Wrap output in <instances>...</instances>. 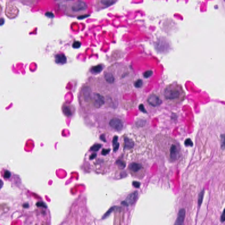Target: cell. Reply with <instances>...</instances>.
I'll return each instance as SVG.
<instances>
[{
	"instance_id": "obj_1",
	"label": "cell",
	"mask_w": 225,
	"mask_h": 225,
	"mask_svg": "<svg viewBox=\"0 0 225 225\" xmlns=\"http://www.w3.org/2000/svg\"><path fill=\"white\" fill-rule=\"evenodd\" d=\"M155 140L159 148L164 152L170 161L174 162L179 159L180 148L175 140L166 135L158 134L155 137Z\"/></svg>"
},
{
	"instance_id": "obj_2",
	"label": "cell",
	"mask_w": 225,
	"mask_h": 225,
	"mask_svg": "<svg viewBox=\"0 0 225 225\" xmlns=\"http://www.w3.org/2000/svg\"><path fill=\"white\" fill-rule=\"evenodd\" d=\"M162 95L163 101L166 104L175 106L184 100L186 93L182 85L175 82L166 86Z\"/></svg>"
},
{
	"instance_id": "obj_3",
	"label": "cell",
	"mask_w": 225,
	"mask_h": 225,
	"mask_svg": "<svg viewBox=\"0 0 225 225\" xmlns=\"http://www.w3.org/2000/svg\"><path fill=\"white\" fill-rule=\"evenodd\" d=\"M96 114L97 121L105 128L117 132L123 129L124 121L121 116L110 112H98Z\"/></svg>"
},
{
	"instance_id": "obj_4",
	"label": "cell",
	"mask_w": 225,
	"mask_h": 225,
	"mask_svg": "<svg viewBox=\"0 0 225 225\" xmlns=\"http://www.w3.org/2000/svg\"><path fill=\"white\" fill-rule=\"evenodd\" d=\"M62 7L66 15L73 17L84 15L86 13L88 8L87 4L82 0L67 1Z\"/></svg>"
},
{
	"instance_id": "obj_5",
	"label": "cell",
	"mask_w": 225,
	"mask_h": 225,
	"mask_svg": "<svg viewBox=\"0 0 225 225\" xmlns=\"http://www.w3.org/2000/svg\"><path fill=\"white\" fill-rule=\"evenodd\" d=\"M163 100L162 95L158 92H153L148 95L146 100V103L152 110H156L162 105Z\"/></svg>"
},
{
	"instance_id": "obj_6",
	"label": "cell",
	"mask_w": 225,
	"mask_h": 225,
	"mask_svg": "<svg viewBox=\"0 0 225 225\" xmlns=\"http://www.w3.org/2000/svg\"><path fill=\"white\" fill-rule=\"evenodd\" d=\"M128 169L131 174L136 178H142L145 173V168L141 163L134 162L130 163Z\"/></svg>"
},
{
	"instance_id": "obj_7",
	"label": "cell",
	"mask_w": 225,
	"mask_h": 225,
	"mask_svg": "<svg viewBox=\"0 0 225 225\" xmlns=\"http://www.w3.org/2000/svg\"><path fill=\"white\" fill-rule=\"evenodd\" d=\"M117 0H96L95 7L97 9L102 10L114 4Z\"/></svg>"
},
{
	"instance_id": "obj_8",
	"label": "cell",
	"mask_w": 225,
	"mask_h": 225,
	"mask_svg": "<svg viewBox=\"0 0 225 225\" xmlns=\"http://www.w3.org/2000/svg\"><path fill=\"white\" fill-rule=\"evenodd\" d=\"M138 196V192H132L130 194H129L128 196L126 198V199L122 203L123 205H125V206H129L130 205H132L137 199Z\"/></svg>"
},
{
	"instance_id": "obj_9",
	"label": "cell",
	"mask_w": 225,
	"mask_h": 225,
	"mask_svg": "<svg viewBox=\"0 0 225 225\" xmlns=\"http://www.w3.org/2000/svg\"><path fill=\"white\" fill-rule=\"evenodd\" d=\"M186 211L184 209H181L179 210L178 213V217L176 220L175 225H182L183 224L185 216Z\"/></svg>"
},
{
	"instance_id": "obj_10",
	"label": "cell",
	"mask_w": 225,
	"mask_h": 225,
	"mask_svg": "<svg viewBox=\"0 0 225 225\" xmlns=\"http://www.w3.org/2000/svg\"><path fill=\"white\" fill-rule=\"evenodd\" d=\"M62 110L64 114H65L66 116L69 117L72 115L73 110L72 109V106L71 105H65L62 106Z\"/></svg>"
},
{
	"instance_id": "obj_11",
	"label": "cell",
	"mask_w": 225,
	"mask_h": 225,
	"mask_svg": "<svg viewBox=\"0 0 225 225\" xmlns=\"http://www.w3.org/2000/svg\"><path fill=\"white\" fill-rule=\"evenodd\" d=\"M56 62L57 63L63 64L67 62V58L64 55H57L56 56Z\"/></svg>"
},
{
	"instance_id": "obj_12",
	"label": "cell",
	"mask_w": 225,
	"mask_h": 225,
	"mask_svg": "<svg viewBox=\"0 0 225 225\" xmlns=\"http://www.w3.org/2000/svg\"><path fill=\"white\" fill-rule=\"evenodd\" d=\"M125 148L127 149H129L132 148L134 146L133 141L130 138L125 137Z\"/></svg>"
},
{
	"instance_id": "obj_13",
	"label": "cell",
	"mask_w": 225,
	"mask_h": 225,
	"mask_svg": "<svg viewBox=\"0 0 225 225\" xmlns=\"http://www.w3.org/2000/svg\"><path fill=\"white\" fill-rule=\"evenodd\" d=\"M1 175L2 177L5 180H8L11 178V172L8 170L3 169L1 172Z\"/></svg>"
},
{
	"instance_id": "obj_14",
	"label": "cell",
	"mask_w": 225,
	"mask_h": 225,
	"mask_svg": "<svg viewBox=\"0 0 225 225\" xmlns=\"http://www.w3.org/2000/svg\"><path fill=\"white\" fill-rule=\"evenodd\" d=\"M103 67L101 65H98L92 67L91 69V71L94 73H98L102 71Z\"/></svg>"
},
{
	"instance_id": "obj_15",
	"label": "cell",
	"mask_w": 225,
	"mask_h": 225,
	"mask_svg": "<svg viewBox=\"0 0 225 225\" xmlns=\"http://www.w3.org/2000/svg\"><path fill=\"white\" fill-rule=\"evenodd\" d=\"M101 147V145L100 144H95V145L93 146V147H91V150L93 151H97L100 149Z\"/></svg>"
},
{
	"instance_id": "obj_16",
	"label": "cell",
	"mask_w": 225,
	"mask_h": 225,
	"mask_svg": "<svg viewBox=\"0 0 225 225\" xmlns=\"http://www.w3.org/2000/svg\"><path fill=\"white\" fill-rule=\"evenodd\" d=\"M203 190L201 192L200 194L199 197V199H198V205H201V203H202L203 199Z\"/></svg>"
},
{
	"instance_id": "obj_17",
	"label": "cell",
	"mask_w": 225,
	"mask_h": 225,
	"mask_svg": "<svg viewBox=\"0 0 225 225\" xmlns=\"http://www.w3.org/2000/svg\"><path fill=\"white\" fill-rule=\"evenodd\" d=\"M185 144L187 146H192L193 145L192 142L190 138H188L186 140V141L185 142Z\"/></svg>"
},
{
	"instance_id": "obj_18",
	"label": "cell",
	"mask_w": 225,
	"mask_h": 225,
	"mask_svg": "<svg viewBox=\"0 0 225 225\" xmlns=\"http://www.w3.org/2000/svg\"><path fill=\"white\" fill-rule=\"evenodd\" d=\"M81 45V43L79 41H75L73 44V47L75 49H78L80 47Z\"/></svg>"
},
{
	"instance_id": "obj_19",
	"label": "cell",
	"mask_w": 225,
	"mask_h": 225,
	"mask_svg": "<svg viewBox=\"0 0 225 225\" xmlns=\"http://www.w3.org/2000/svg\"><path fill=\"white\" fill-rule=\"evenodd\" d=\"M151 73H152L151 71H148L147 72H145V74H144V76L146 77H150L151 75Z\"/></svg>"
},
{
	"instance_id": "obj_20",
	"label": "cell",
	"mask_w": 225,
	"mask_h": 225,
	"mask_svg": "<svg viewBox=\"0 0 225 225\" xmlns=\"http://www.w3.org/2000/svg\"><path fill=\"white\" fill-rule=\"evenodd\" d=\"M133 186H134L135 187H136V188H139L140 186V183L138 182L135 181V182H133Z\"/></svg>"
},
{
	"instance_id": "obj_21",
	"label": "cell",
	"mask_w": 225,
	"mask_h": 225,
	"mask_svg": "<svg viewBox=\"0 0 225 225\" xmlns=\"http://www.w3.org/2000/svg\"><path fill=\"white\" fill-rule=\"evenodd\" d=\"M141 84H142V82H141V81L138 80V81H137V82H136V83H135V86L136 87H140L141 86Z\"/></svg>"
},
{
	"instance_id": "obj_22",
	"label": "cell",
	"mask_w": 225,
	"mask_h": 225,
	"mask_svg": "<svg viewBox=\"0 0 225 225\" xmlns=\"http://www.w3.org/2000/svg\"><path fill=\"white\" fill-rule=\"evenodd\" d=\"M221 221H222V222H224V221H225V215H224V211H223V212H222V216H221Z\"/></svg>"
},
{
	"instance_id": "obj_23",
	"label": "cell",
	"mask_w": 225,
	"mask_h": 225,
	"mask_svg": "<svg viewBox=\"0 0 225 225\" xmlns=\"http://www.w3.org/2000/svg\"><path fill=\"white\" fill-rule=\"evenodd\" d=\"M109 151H110V149H103V151H102V153L103 155L106 154V153H108V152H109Z\"/></svg>"
},
{
	"instance_id": "obj_24",
	"label": "cell",
	"mask_w": 225,
	"mask_h": 225,
	"mask_svg": "<svg viewBox=\"0 0 225 225\" xmlns=\"http://www.w3.org/2000/svg\"><path fill=\"white\" fill-rule=\"evenodd\" d=\"M3 185H4V183L3 181L2 180V179H0V190H1L2 188L3 187Z\"/></svg>"
},
{
	"instance_id": "obj_25",
	"label": "cell",
	"mask_w": 225,
	"mask_h": 225,
	"mask_svg": "<svg viewBox=\"0 0 225 225\" xmlns=\"http://www.w3.org/2000/svg\"><path fill=\"white\" fill-rule=\"evenodd\" d=\"M4 23V19L3 18L0 19V26H2Z\"/></svg>"
}]
</instances>
